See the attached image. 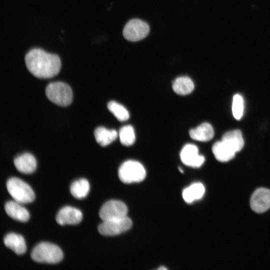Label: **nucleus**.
Returning <instances> with one entry per match:
<instances>
[{
    "instance_id": "nucleus-13",
    "label": "nucleus",
    "mask_w": 270,
    "mask_h": 270,
    "mask_svg": "<svg viewBox=\"0 0 270 270\" xmlns=\"http://www.w3.org/2000/svg\"><path fill=\"white\" fill-rule=\"evenodd\" d=\"M4 209L6 214L16 220L26 222L30 218V214L27 210L15 200L6 202Z\"/></svg>"
},
{
    "instance_id": "nucleus-20",
    "label": "nucleus",
    "mask_w": 270,
    "mask_h": 270,
    "mask_svg": "<svg viewBox=\"0 0 270 270\" xmlns=\"http://www.w3.org/2000/svg\"><path fill=\"white\" fill-rule=\"evenodd\" d=\"M205 188L201 183H194L184 190L182 197L188 203L200 199L204 194Z\"/></svg>"
},
{
    "instance_id": "nucleus-14",
    "label": "nucleus",
    "mask_w": 270,
    "mask_h": 270,
    "mask_svg": "<svg viewBox=\"0 0 270 270\" xmlns=\"http://www.w3.org/2000/svg\"><path fill=\"white\" fill-rule=\"evenodd\" d=\"M5 246L18 255L24 254L26 246L24 238L20 234L11 232L7 234L4 238Z\"/></svg>"
},
{
    "instance_id": "nucleus-6",
    "label": "nucleus",
    "mask_w": 270,
    "mask_h": 270,
    "mask_svg": "<svg viewBox=\"0 0 270 270\" xmlns=\"http://www.w3.org/2000/svg\"><path fill=\"white\" fill-rule=\"evenodd\" d=\"M132 222L127 216L122 218L103 221L98 230L100 234L104 236H114L128 230Z\"/></svg>"
},
{
    "instance_id": "nucleus-10",
    "label": "nucleus",
    "mask_w": 270,
    "mask_h": 270,
    "mask_svg": "<svg viewBox=\"0 0 270 270\" xmlns=\"http://www.w3.org/2000/svg\"><path fill=\"white\" fill-rule=\"evenodd\" d=\"M250 206L252 210L262 213L270 208V190L265 188L257 189L252 194Z\"/></svg>"
},
{
    "instance_id": "nucleus-7",
    "label": "nucleus",
    "mask_w": 270,
    "mask_h": 270,
    "mask_svg": "<svg viewBox=\"0 0 270 270\" xmlns=\"http://www.w3.org/2000/svg\"><path fill=\"white\" fill-rule=\"evenodd\" d=\"M128 208L122 202L112 200L106 202L101 208L99 216L102 221L122 218L127 216Z\"/></svg>"
},
{
    "instance_id": "nucleus-23",
    "label": "nucleus",
    "mask_w": 270,
    "mask_h": 270,
    "mask_svg": "<svg viewBox=\"0 0 270 270\" xmlns=\"http://www.w3.org/2000/svg\"><path fill=\"white\" fill-rule=\"evenodd\" d=\"M118 134L120 142L124 146H132L135 142L134 130L132 126L127 125L122 127Z\"/></svg>"
},
{
    "instance_id": "nucleus-2",
    "label": "nucleus",
    "mask_w": 270,
    "mask_h": 270,
    "mask_svg": "<svg viewBox=\"0 0 270 270\" xmlns=\"http://www.w3.org/2000/svg\"><path fill=\"white\" fill-rule=\"evenodd\" d=\"M30 256L33 260L38 262L54 264L62 260L63 253L56 245L42 242L32 249Z\"/></svg>"
},
{
    "instance_id": "nucleus-21",
    "label": "nucleus",
    "mask_w": 270,
    "mask_h": 270,
    "mask_svg": "<svg viewBox=\"0 0 270 270\" xmlns=\"http://www.w3.org/2000/svg\"><path fill=\"white\" fill-rule=\"evenodd\" d=\"M90 184L85 178L73 182L70 186V192L74 198L81 199L85 198L90 191Z\"/></svg>"
},
{
    "instance_id": "nucleus-3",
    "label": "nucleus",
    "mask_w": 270,
    "mask_h": 270,
    "mask_svg": "<svg viewBox=\"0 0 270 270\" xmlns=\"http://www.w3.org/2000/svg\"><path fill=\"white\" fill-rule=\"evenodd\" d=\"M6 186L14 200L20 204L30 203L35 198L34 193L30 186L18 178H9L6 182Z\"/></svg>"
},
{
    "instance_id": "nucleus-18",
    "label": "nucleus",
    "mask_w": 270,
    "mask_h": 270,
    "mask_svg": "<svg viewBox=\"0 0 270 270\" xmlns=\"http://www.w3.org/2000/svg\"><path fill=\"white\" fill-rule=\"evenodd\" d=\"M118 132L114 130H109L104 127L97 128L94 132L97 142L102 146L108 145L118 137Z\"/></svg>"
},
{
    "instance_id": "nucleus-19",
    "label": "nucleus",
    "mask_w": 270,
    "mask_h": 270,
    "mask_svg": "<svg viewBox=\"0 0 270 270\" xmlns=\"http://www.w3.org/2000/svg\"><path fill=\"white\" fill-rule=\"evenodd\" d=\"M194 87L192 80L188 76H180L172 82V88L179 95L190 94L193 91Z\"/></svg>"
},
{
    "instance_id": "nucleus-5",
    "label": "nucleus",
    "mask_w": 270,
    "mask_h": 270,
    "mask_svg": "<svg viewBox=\"0 0 270 270\" xmlns=\"http://www.w3.org/2000/svg\"><path fill=\"white\" fill-rule=\"evenodd\" d=\"M118 174L122 182L130 184L143 180L146 177V172L140 162L134 160H128L120 165Z\"/></svg>"
},
{
    "instance_id": "nucleus-16",
    "label": "nucleus",
    "mask_w": 270,
    "mask_h": 270,
    "mask_svg": "<svg viewBox=\"0 0 270 270\" xmlns=\"http://www.w3.org/2000/svg\"><path fill=\"white\" fill-rule=\"evenodd\" d=\"M216 158L221 162L232 160L236 153L231 148L222 140L216 142L212 148Z\"/></svg>"
},
{
    "instance_id": "nucleus-17",
    "label": "nucleus",
    "mask_w": 270,
    "mask_h": 270,
    "mask_svg": "<svg viewBox=\"0 0 270 270\" xmlns=\"http://www.w3.org/2000/svg\"><path fill=\"white\" fill-rule=\"evenodd\" d=\"M222 140L226 144L236 152L240 151L244 145L242 134L239 130L226 132L222 136Z\"/></svg>"
},
{
    "instance_id": "nucleus-15",
    "label": "nucleus",
    "mask_w": 270,
    "mask_h": 270,
    "mask_svg": "<svg viewBox=\"0 0 270 270\" xmlns=\"http://www.w3.org/2000/svg\"><path fill=\"white\" fill-rule=\"evenodd\" d=\"M189 134L194 140L207 142L213 138L214 130L211 124L208 122H204L196 128L191 129L189 132Z\"/></svg>"
},
{
    "instance_id": "nucleus-1",
    "label": "nucleus",
    "mask_w": 270,
    "mask_h": 270,
    "mask_svg": "<svg viewBox=\"0 0 270 270\" xmlns=\"http://www.w3.org/2000/svg\"><path fill=\"white\" fill-rule=\"evenodd\" d=\"M25 63L28 71L40 78H48L58 74L61 68L60 57L40 48L30 50L25 56Z\"/></svg>"
},
{
    "instance_id": "nucleus-25",
    "label": "nucleus",
    "mask_w": 270,
    "mask_h": 270,
    "mask_svg": "<svg viewBox=\"0 0 270 270\" xmlns=\"http://www.w3.org/2000/svg\"><path fill=\"white\" fill-rule=\"evenodd\" d=\"M166 268H164V266H162L161 268H158V270H166Z\"/></svg>"
},
{
    "instance_id": "nucleus-12",
    "label": "nucleus",
    "mask_w": 270,
    "mask_h": 270,
    "mask_svg": "<svg viewBox=\"0 0 270 270\" xmlns=\"http://www.w3.org/2000/svg\"><path fill=\"white\" fill-rule=\"evenodd\" d=\"M16 168L21 173L29 174L33 172L36 168V161L31 154L26 152L14 158Z\"/></svg>"
},
{
    "instance_id": "nucleus-24",
    "label": "nucleus",
    "mask_w": 270,
    "mask_h": 270,
    "mask_svg": "<svg viewBox=\"0 0 270 270\" xmlns=\"http://www.w3.org/2000/svg\"><path fill=\"white\" fill-rule=\"evenodd\" d=\"M244 112V101L242 96L240 94H235L233 97L232 103V112L234 118L240 120Z\"/></svg>"
},
{
    "instance_id": "nucleus-22",
    "label": "nucleus",
    "mask_w": 270,
    "mask_h": 270,
    "mask_svg": "<svg viewBox=\"0 0 270 270\" xmlns=\"http://www.w3.org/2000/svg\"><path fill=\"white\" fill-rule=\"evenodd\" d=\"M108 108L120 122H124L129 118L130 114L126 108L116 102H110L108 104Z\"/></svg>"
},
{
    "instance_id": "nucleus-4",
    "label": "nucleus",
    "mask_w": 270,
    "mask_h": 270,
    "mask_svg": "<svg viewBox=\"0 0 270 270\" xmlns=\"http://www.w3.org/2000/svg\"><path fill=\"white\" fill-rule=\"evenodd\" d=\"M46 94L52 102L62 106L70 105L72 101L71 88L66 84L61 82L48 84L46 88Z\"/></svg>"
},
{
    "instance_id": "nucleus-8",
    "label": "nucleus",
    "mask_w": 270,
    "mask_h": 270,
    "mask_svg": "<svg viewBox=\"0 0 270 270\" xmlns=\"http://www.w3.org/2000/svg\"><path fill=\"white\" fill-rule=\"evenodd\" d=\"M150 31L148 25L139 19H132L126 24L123 36L128 40L136 42L146 38Z\"/></svg>"
},
{
    "instance_id": "nucleus-9",
    "label": "nucleus",
    "mask_w": 270,
    "mask_h": 270,
    "mask_svg": "<svg viewBox=\"0 0 270 270\" xmlns=\"http://www.w3.org/2000/svg\"><path fill=\"white\" fill-rule=\"evenodd\" d=\"M180 157L184 164L194 168L200 166L204 162V156L198 154L197 146L190 144L184 146L180 152Z\"/></svg>"
},
{
    "instance_id": "nucleus-11",
    "label": "nucleus",
    "mask_w": 270,
    "mask_h": 270,
    "mask_svg": "<svg viewBox=\"0 0 270 270\" xmlns=\"http://www.w3.org/2000/svg\"><path fill=\"white\" fill-rule=\"evenodd\" d=\"M82 218L81 211L75 208L66 206L61 208L58 212L56 220L60 225L76 224Z\"/></svg>"
}]
</instances>
